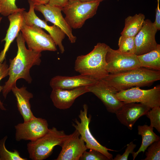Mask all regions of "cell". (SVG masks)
Here are the masks:
<instances>
[{
    "label": "cell",
    "instance_id": "obj_1",
    "mask_svg": "<svg viewBox=\"0 0 160 160\" xmlns=\"http://www.w3.org/2000/svg\"><path fill=\"white\" fill-rule=\"evenodd\" d=\"M16 40L17 47V55L13 59H9V77L2 90L5 98L12 89L16 86V81L18 79H23L28 83H31L32 79L30 73V69L33 66L39 65L41 62V52L27 49L21 32Z\"/></svg>",
    "mask_w": 160,
    "mask_h": 160
},
{
    "label": "cell",
    "instance_id": "obj_2",
    "mask_svg": "<svg viewBox=\"0 0 160 160\" xmlns=\"http://www.w3.org/2000/svg\"><path fill=\"white\" fill-rule=\"evenodd\" d=\"M160 80V71L140 67L125 72L109 74L101 80L117 92L135 87L149 86Z\"/></svg>",
    "mask_w": 160,
    "mask_h": 160
},
{
    "label": "cell",
    "instance_id": "obj_3",
    "mask_svg": "<svg viewBox=\"0 0 160 160\" xmlns=\"http://www.w3.org/2000/svg\"><path fill=\"white\" fill-rule=\"evenodd\" d=\"M109 47L104 43H98L89 53L77 56L75 71L97 81L107 76L109 73L106 69L105 57Z\"/></svg>",
    "mask_w": 160,
    "mask_h": 160
},
{
    "label": "cell",
    "instance_id": "obj_4",
    "mask_svg": "<svg viewBox=\"0 0 160 160\" xmlns=\"http://www.w3.org/2000/svg\"><path fill=\"white\" fill-rule=\"evenodd\" d=\"M63 130H58L53 127L44 135L27 144L29 157L33 160L45 159L52 154L56 145L61 146L68 137Z\"/></svg>",
    "mask_w": 160,
    "mask_h": 160
},
{
    "label": "cell",
    "instance_id": "obj_5",
    "mask_svg": "<svg viewBox=\"0 0 160 160\" xmlns=\"http://www.w3.org/2000/svg\"><path fill=\"white\" fill-rule=\"evenodd\" d=\"M100 2L69 0L62 9L65 15V19L72 29L80 28L87 20L96 14Z\"/></svg>",
    "mask_w": 160,
    "mask_h": 160
},
{
    "label": "cell",
    "instance_id": "obj_6",
    "mask_svg": "<svg viewBox=\"0 0 160 160\" xmlns=\"http://www.w3.org/2000/svg\"><path fill=\"white\" fill-rule=\"evenodd\" d=\"M116 96L119 100L124 103H139L150 109L160 106L159 85L147 90L133 87L117 92Z\"/></svg>",
    "mask_w": 160,
    "mask_h": 160
},
{
    "label": "cell",
    "instance_id": "obj_7",
    "mask_svg": "<svg viewBox=\"0 0 160 160\" xmlns=\"http://www.w3.org/2000/svg\"><path fill=\"white\" fill-rule=\"evenodd\" d=\"M20 32L28 49L40 52L57 50L56 45L52 38L41 28L34 25H28L24 23Z\"/></svg>",
    "mask_w": 160,
    "mask_h": 160
},
{
    "label": "cell",
    "instance_id": "obj_8",
    "mask_svg": "<svg viewBox=\"0 0 160 160\" xmlns=\"http://www.w3.org/2000/svg\"><path fill=\"white\" fill-rule=\"evenodd\" d=\"M105 60L106 70L109 74L119 73L141 67L135 54L124 53L110 47Z\"/></svg>",
    "mask_w": 160,
    "mask_h": 160
},
{
    "label": "cell",
    "instance_id": "obj_9",
    "mask_svg": "<svg viewBox=\"0 0 160 160\" xmlns=\"http://www.w3.org/2000/svg\"><path fill=\"white\" fill-rule=\"evenodd\" d=\"M83 108V110H80L79 115L81 121L80 122L76 119L74 120L76 124L73 123L72 126L79 132L81 137L85 143V145L87 149H93L98 151L111 160H113V155L108 151L113 150L101 145L92 134L89 127L91 116L89 115L88 117L87 116L88 106L87 104H84Z\"/></svg>",
    "mask_w": 160,
    "mask_h": 160
},
{
    "label": "cell",
    "instance_id": "obj_10",
    "mask_svg": "<svg viewBox=\"0 0 160 160\" xmlns=\"http://www.w3.org/2000/svg\"><path fill=\"white\" fill-rule=\"evenodd\" d=\"M16 141L21 140L35 141L48 131V124L45 119L36 117L27 121L20 123L15 126Z\"/></svg>",
    "mask_w": 160,
    "mask_h": 160
},
{
    "label": "cell",
    "instance_id": "obj_11",
    "mask_svg": "<svg viewBox=\"0 0 160 160\" xmlns=\"http://www.w3.org/2000/svg\"><path fill=\"white\" fill-rule=\"evenodd\" d=\"M28 2L29 5L28 11L22 12L25 24L28 25H34L45 30L52 38L56 45L59 47L60 52L63 53L65 49L62 41L65 38V34L58 27L55 25L49 26L46 22L40 19L35 12L34 2L33 0H28Z\"/></svg>",
    "mask_w": 160,
    "mask_h": 160
},
{
    "label": "cell",
    "instance_id": "obj_12",
    "mask_svg": "<svg viewBox=\"0 0 160 160\" xmlns=\"http://www.w3.org/2000/svg\"><path fill=\"white\" fill-rule=\"evenodd\" d=\"M157 31L153 23L148 19L145 20L141 29L135 36V55L145 54L156 48L158 44L155 35Z\"/></svg>",
    "mask_w": 160,
    "mask_h": 160
},
{
    "label": "cell",
    "instance_id": "obj_13",
    "mask_svg": "<svg viewBox=\"0 0 160 160\" xmlns=\"http://www.w3.org/2000/svg\"><path fill=\"white\" fill-rule=\"evenodd\" d=\"M34 10L43 14L46 22L49 21L59 28L67 35L71 43L76 42V37L73 34L72 28L63 17L61 9L47 4L36 5Z\"/></svg>",
    "mask_w": 160,
    "mask_h": 160
},
{
    "label": "cell",
    "instance_id": "obj_14",
    "mask_svg": "<svg viewBox=\"0 0 160 160\" xmlns=\"http://www.w3.org/2000/svg\"><path fill=\"white\" fill-rule=\"evenodd\" d=\"M88 88L89 92L93 94L101 101L108 112L115 113L124 103L116 97L117 92L101 80L88 87Z\"/></svg>",
    "mask_w": 160,
    "mask_h": 160
},
{
    "label": "cell",
    "instance_id": "obj_15",
    "mask_svg": "<svg viewBox=\"0 0 160 160\" xmlns=\"http://www.w3.org/2000/svg\"><path fill=\"white\" fill-rule=\"evenodd\" d=\"M75 129L65 140L61 146L62 150L56 160H79L87 149L85 143Z\"/></svg>",
    "mask_w": 160,
    "mask_h": 160
},
{
    "label": "cell",
    "instance_id": "obj_16",
    "mask_svg": "<svg viewBox=\"0 0 160 160\" xmlns=\"http://www.w3.org/2000/svg\"><path fill=\"white\" fill-rule=\"evenodd\" d=\"M150 109L140 103H124L115 114L121 124L132 130L136 121L141 116L145 115Z\"/></svg>",
    "mask_w": 160,
    "mask_h": 160
},
{
    "label": "cell",
    "instance_id": "obj_17",
    "mask_svg": "<svg viewBox=\"0 0 160 160\" xmlns=\"http://www.w3.org/2000/svg\"><path fill=\"white\" fill-rule=\"evenodd\" d=\"M88 92H89L88 87L71 89H53L50 97L55 107L65 110L70 108L77 97Z\"/></svg>",
    "mask_w": 160,
    "mask_h": 160
},
{
    "label": "cell",
    "instance_id": "obj_18",
    "mask_svg": "<svg viewBox=\"0 0 160 160\" xmlns=\"http://www.w3.org/2000/svg\"><path fill=\"white\" fill-rule=\"evenodd\" d=\"M97 81L89 77L81 74L72 76H57L51 79L49 84L52 89H71L83 87H89Z\"/></svg>",
    "mask_w": 160,
    "mask_h": 160
},
{
    "label": "cell",
    "instance_id": "obj_19",
    "mask_svg": "<svg viewBox=\"0 0 160 160\" xmlns=\"http://www.w3.org/2000/svg\"><path fill=\"white\" fill-rule=\"evenodd\" d=\"M22 12H16L8 16L9 25L5 37L1 41H5V43L3 49L0 53V63L6 59V54L10 45L17 38L24 23Z\"/></svg>",
    "mask_w": 160,
    "mask_h": 160
},
{
    "label": "cell",
    "instance_id": "obj_20",
    "mask_svg": "<svg viewBox=\"0 0 160 160\" xmlns=\"http://www.w3.org/2000/svg\"><path fill=\"white\" fill-rule=\"evenodd\" d=\"M15 96L18 111L23 117L24 121H27L35 116L31 110L29 100L33 97V94L26 90V87H23L20 88L16 86L12 89Z\"/></svg>",
    "mask_w": 160,
    "mask_h": 160
},
{
    "label": "cell",
    "instance_id": "obj_21",
    "mask_svg": "<svg viewBox=\"0 0 160 160\" xmlns=\"http://www.w3.org/2000/svg\"><path fill=\"white\" fill-rule=\"evenodd\" d=\"M153 127L147 124L137 126L138 133L141 136L142 141L138 150L136 152L133 151L132 153L133 160H135L139 153L141 152L144 153L152 143L160 140V137L153 132Z\"/></svg>",
    "mask_w": 160,
    "mask_h": 160
},
{
    "label": "cell",
    "instance_id": "obj_22",
    "mask_svg": "<svg viewBox=\"0 0 160 160\" xmlns=\"http://www.w3.org/2000/svg\"><path fill=\"white\" fill-rule=\"evenodd\" d=\"M145 15L141 13L129 16L125 19V26L121 36L135 37L141 29L145 20Z\"/></svg>",
    "mask_w": 160,
    "mask_h": 160
},
{
    "label": "cell",
    "instance_id": "obj_23",
    "mask_svg": "<svg viewBox=\"0 0 160 160\" xmlns=\"http://www.w3.org/2000/svg\"><path fill=\"white\" fill-rule=\"evenodd\" d=\"M141 67L160 71V45L154 49L137 56Z\"/></svg>",
    "mask_w": 160,
    "mask_h": 160
},
{
    "label": "cell",
    "instance_id": "obj_24",
    "mask_svg": "<svg viewBox=\"0 0 160 160\" xmlns=\"http://www.w3.org/2000/svg\"><path fill=\"white\" fill-rule=\"evenodd\" d=\"M7 138L6 136L0 140V160H27L21 157L17 150L11 151L6 148L5 143Z\"/></svg>",
    "mask_w": 160,
    "mask_h": 160
},
{
    "label": "cell",
    "instance_id": "obj_25",
    "mask_svg": "<svg viewBox=\"0 0 160 160\" xmlns=\"http://www.w3.org/2000/svg\"><path fill=\"white\" fill-rule=\"evenodd\" d=\"M119 50L121 52L135 54V37H128L121 36L118 41Z\"/></svg>",
    "mask_w": 160,
    "mask_h": 160
},
{
    "label": "cell",
    "instance_id": "obj_26",
    "mask_svg": "<svg viewBox=\"0 0 160 160\" xmlns=\"http://www.w3.org/2000/svg\"><path fill=\"white\" fill-rule=\"evenodd\" d=\"M16 0H0L1 14L8 16L14 12L25 10L24 8H19L16 4Z\"/></svg>",
    "mask_w": 160,
    "mask_h": 160
},
{
    "label": "cell",
    "instance_id": "obj_27",
    "mask_svg": "<svg viewBox=\"0 0 160 160\" xmlns=\"http://www.w3.org/2000/svg\"><path fill=\"white\" fill-rule=\"evenodd\" d=\"M150 121V126L160 133V107H155L151 109L145 114Z\"/></svg>",
    "mask_w": 160,
    "mask_h": 160
},
{
    "label": "cell",
    "instance_id": "obj_28",
    "mask_svg": "<svg viewBox=\"0 0 160 160\" xmlns=\"http://www.w3.org/2000/svg\"><path fill=\"white\" fill-rule=\"evenodd\" d=\"M144 160H160V140L151 144L147 148Z\"/></svg>",
    "mask_w": 160,
    "mask_h": 160
},
{
    "label": "cell",
    "instance_id": "obj_29",
    "mask_svg": "<svg viewBox=\"0 0 160 160\" xmlns=\"http://www.w3.org/2000/svg\"><path fill=\"white\" fill-rule=\"evenodd\" d=\"M80 160H110V159L101 152L95 150L90 149L85 151L80 157Z\"/></svg>",
    "mask_w": 160,
    "mask_h": 160
},
{
    "label": "cell",
    "instance_id": "obj_30",
    "mask_svg": "<svg viewBox=\"0 0 160 160\" xmlns=\"http://www.w3.org/2000/svg\"><path fill=\"white\" fill-rule=\"evenodd\" d=\"M9 73V66L5 60L2 63L0 62V81L8 75ZM3 86H0V92L2 91ZM0 108L2 110H5L3 103L0 100Z\"/></svg>",
    "mask_w": 160,
    "mask_h": 160
},
{
    "label": "cell",
    "instance_id": "obj_31",
    "mask_svg": "<svg viewBox=\"0 0 160 160\" xmlns=\"http://www.w3.org/2000/svg\"><path fill=\"white\" fill-rule=\"evenodd\" d=\"M136 145L132 142L127 145L125 152L121 155L118 154L113 159V160H127L128 159L129 155L132 153Z\"/></svg>",
    "mask_w": 160,
    "mask_h": 160
},
{
    "label": "cell",
    "instance_id": "obj_32",
    "mask_svg": "<svg viewBox=\"0 0 160 160\" xmlns=\"http://www.w3.org/2000/svg\"><path fill=\"white\" fill-rule=\"evenodd\" d=\"M69 0H49L48 4L49 5L59 7L62 9Z\"/></svg>",
    "mask_w": 160,
    "mask_h": 160
},
{
    "label": "cell",
    "instance_id": "obj_33",
    "mask_svg": "<svg viewBox=\"0 0 160 160\" xmlns=\"http://www.w3.org/2000/svg\"><path fill=\"white\" fill-rule=\"evenodd\" d=\"M157 7L156 10V17L153 23L157 30H160V9L159 8L160 0H157Z\"/></svg>",
    "mask_w": 160,
    "mask_h": 160
},
{
    "label": "cell",
    "instance_id": "obj_34",
    "mask_svg": "<svg viewBox=\"0 0 160 160\" xmlns=\"http://www.w3.org/2000/svg\"><path fill=\"white\" fill-rule=\"evenodd\" d=\"M36 5L45 4H48L49 0H33Z\"/></svg>",
    "mask_w": 160,
    "mask_h": 160
},
{
    "label": "cell",
    "instance_id": "obj_35",
    "mask_svg": "<svg viewBox=\"0 0 160 160\" xmlns=\"http://www.w3.org/2000/svg\"><path fill=\"white\" fill-rule=\"evenodd\" d=\"M83 2H87L94 1H99L100 2L106 0H75Z\"/></svg>",
    "mask_w": 160,
    "mask_h": 160
},
{
    "label": "cell",
    "instance_id": "obj_36",
    "mask_svg": "<svg viewBox=\"0 0 160 160\" xmlns=\"http://www.w3.org/2000/svg\"><path fill=\"white\" fill-rule=\"evenodd\" d=\"M0 14H1V9H0ZM2 19V17H1L0 16V23H1V20Z\"/></svg>",
    "mask_w": 160,
    "mask_h": 160
}]
</instances>
